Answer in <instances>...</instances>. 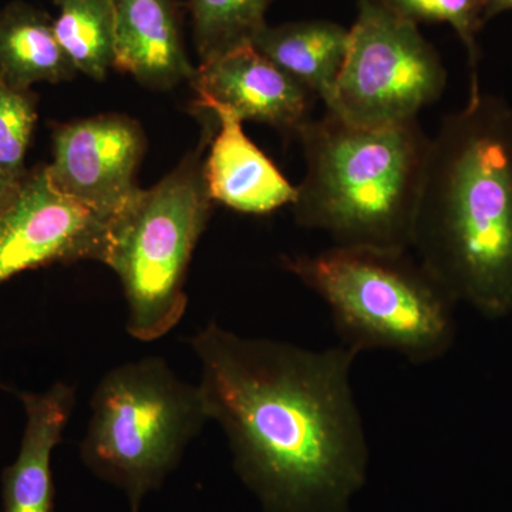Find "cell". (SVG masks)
<instances>
[{
  "instance_id": "6da1fadb",
  "label": "cell",
  "mask_w": 512,
  "mask_h": 512,
  "mask_svg": "<svg viewBox=\"0 0 512 512\" xmlns=\"http://www.w3.org/2000/svg\"><path fill=\"white\" fill-rule=\"evenodd\" d=\"M211 421L266 512H349L369 447L350 370L359 353L247 338L210 322L191 339Z\"/></svg>"
},
{
  "instance_id": "7a4b0ae2",
  "label": "cell",
  "mask_w": 512,
  "mask_h": 512,
  "mask_svg": "<svg viewBox=\"0 0 512 512\" xmlns=\"http://www.w3.org/2000/svg\"><path fill=\"white\" fill-rule=\"evenodd\" d=\"M457 302L512 315V107L477 93L431 138L412 248Z\"/></svg>"
},
{
  "instance_id": "3957f363",
  "label": "cell",
  "mask_w": 512,
  "mask_h": 512,
  "mask_svg": "<svg viewBox=\"0 0 512 512\" xmlns=\"http://www.w3.org/2000/svg\"><path fill=\"white\" fill-rule=\"evenodd\" d=\"M298 138L306 173L295 221L340 247L410 251L431 147L419 120L360 127L326 111Z\"/></svg>"
},
{
  "instance_id": "277c9868",
  "label": "cell",
  "mask_w": 512,
  "mask_h": 512,
  "mask_svg": "<svg viewBox=\"0 0 512 512\" xmlns=\"http://www.w3.org/2000/svg\"><path fill=\"white\" fill-rule=\"evenodd\" d=\"M282 265L326 303L346 348L393 350L424 365L453 345L458 302L409 251L335 245Z\"/></svg>"
},
{
  "instance_id": "5b68a950",
  "label": "cell",
  "mask_w": 512,
  "mask_h": 512,
  "mask_svg": "<svg viewBox=\"0 0 512 512\" xmlns=\"http://www.w3.org/2000/svg\"><path fill=\"white\" fill-rule=\"evenodd\" d=\"M80 443L87 470L140 512L177 470L188 446L211 421L198 384L185 382L161 357L124 363L101 377Z\"/></svg>"
},
{
  "instance_id": "8992f818",
  "label": "cell",
  "mask_w": 512,
  "mask_h": 512,
  "mask_svg": "<svg viewBox=\"0 0 512 512\" xmlns=\"http://www.w3.org/2000/svg\"><path fill=\"white\" fill-rule=\"evenodd\" d=\"M200 146L156 185L127 202L110 225L104 265L119 276L127 303V332L154 342L171 332L187 309L185 279L192 254L207 228L212 204Z\"/></svg>"
},
{
  "instance_id": "52a82bcc",
  "label": "cell",
  "mask_w": 512,
  "mask_h": 512,
  "mask_svg": "<svg viewBox=\"0 0 512 512\" xmlns=\"http://www.w3.org/2000/svg\"><path fill=\"white\" fill-rule=\"evenodd\" d=\"M447 86V70L419 25L376 0H357L348 56L326 111L360 127L417 120Z\"/></svg>"
},
{
  "instance_id": "ba28073f",
  "label": "cell",
  "mask_w": 512,
  "mask_h": 512,
  "mask_svg": "<svg viewBox=\"0 0 512 512\" xmlns=\"http://www.w3.org/2000/svg\"><path fill=\"white\" fill-rule=\"evenodd\" d=\"M111 221L57 190L46 165L29 170L18 197L0 214V285L47 265L104 264Z\"/></svg>"
},
{
  "instance_id": "9c48e42d",
  "label": "cell",
  "mask_w": 512,
  "mask_h": 512,
  "mask_svg": "<svg viewBox=\"0 0 512 512\" xmlns=\"http://www.w3.org/2000/svg\"><path fill=\"white\" fill-rule=\"evenodd\" d=\"M144 150L136 121L101 114L55 128L46 171L57 190L113 220L140 188L136 174Z\"/></svg>"
},
{
  "instance_id": "30bf717a",
  "label": "cell",
  "mask_w": 512,
  "mask_h": 512,
  "mask_svg": "<svg viewBox=\"0 0 512 512\" xmlns=\"http://www.w3.org/2000/svg\"><path fill=\"white\" fill-rule=\"evenodd\" d=\"M191 84L198 109L225 107L242 121L266 124L285 136L298 137L313 119L316 97L252 45L200 63Z\"/></svg>"
},
{
  "instance_id": "8fae6325",
  "label": "cell",
  "mask_w": 512,
  "mask_h": 512,
  "mask_svg": "<svg viewBox=\"0 0 512 512\" xmlns=\"http://www.w3.org/2000/svg\"><path fill=\"white\" fill-rule=\"evenodd\" d=\"M204 111L214 114L217 123L204 157L211 200L251 215L271 214L292 205L298 190L245 134L244 121L225 107Z\"/></svg>"
},
{
  "instance_id": "7c38bea8",
  "label": "cell",
  "mask_w": 512,
  "mask_h": 512,
  "mask_svg": "<svg viewBox=\"0 0 512 512\" xmlns=\"http://www.w3.org/2000/svg\"><path fill=\"white\" fill-rule=\"evenodd\" d=\"M116 35L114 69L143 86L168 90L191 82L195 67L185 49L175 0H110Z\"/></svg>"
},
{
  "instance_id": "4fadbf2b",
  "label": "cell",
  "mask_w": 512,
  "mask_h": 512,
  "mask_svg": "<svg viewBox=\"0 0 512 512\" xmlns=\"http://www.w3.org/2000/svg\"><path fill=\"white\" fill-rule=\"evenodd\" d=\"M18 397L26 423L18 456L3 468L2 512H53V451L72 417L76 389L57 382L45 392H19Z\"/></svg>"
},
{
  "instance_id": "5bb4252c",
  "label": "cell",
  "mask_w": 512,
  "mask_h": 512,
  "mask_svg": "<svg viewBox=\"0 0 512 512\" xmlns=\"http://www.w3.org/2000/svg\"><path fill=\"white\" fill-rule=\"evenodd\" d=\"M350 29L330 20L266 23L252 46L328 107L348 56Z\"/></svg>"
},
{
  "instance_id": "9a60e30c",
  "label": "cell",
  "mask_w": 512,
  "mask_h": 512,
  "mask_svg": "<svg viewBox=\"0 0 512 512\" xmlns=\"http://www.w3.org/2000/svg\"><path fill=\"white\" fill-rule=\"evenodd\" d=\"M76 70L64 55L45 10L23 0L0 10V74L13 86L72 80Z\"/></svg>"
},
{
  "instance_id": "2e32d148",
  "label": "cell",
  "mask_w": 512,
  "mask_h": 512,
  "mask_svg": "<svg viewBox=\"0 0 512 512\" xmlns=\"http://www.w3.org/2000/svg\"><path fill=\"white\" fill-rule=\"evenodd\" d=\"M53 30L74 70L93 80L106 79L116 59L110 0H55Z\"/></svg>"
},
{
  "instance_id": "e0dca14e",
  "label": "cell",
  "mask_w": 512,
  "mask_h": 512,
  "mask_svg": "<svg viewBox=\"0 0 512 512\" xmlns=\"http://www.w3.org/2000/svg\"><path fill=\"white\" fill-rule=\"evenodd\" d=\"M275 0H187L200 63L252 45Z\"/></svg>"
},
{
  "instance_id": "ac0fdd59",
  "label": "cell",
  "mask_w": 512,
  "mask_h": 512,
  "mask_svg": "<svg viewBox=\"0 0 512 512\" xmlns=\"http://www.w3.org/2000/svg\"><path fill=\"white\" fill-rule=\"evenodd\" d=\"M404 20L416 23H447L467 50L470 67V96L480 93L478 63L480 47L477 35L485 25V0H376Z\"/></svg>"
},
{
  "instance_id": "d6986e66",
  "label": "cell",
  "mask_w": 512,
  "mask_h": 512,
  "mask_svg": "<svg viewBox=\"0 0 512 512\" xmlns=\"http://www.w3.org/2000/svg\"><path fill=\"white\" fill-rule=\"evenodd\" d=\"M37 123V96L0 74V167L15 177L29 173L26 156Z\"/></svg>"
},
{
  "instance_id": "ffe728a7",
  "label": "cell",
  "mask_w": 512,
  "mask_h": 512,
  "mask_svg": "<svg viewBox=\"0 0 512 512\" xmlns=\"http://www.w3.org/2000/svg\"><path fill=\"white\" fill-rule=\"evenodd\" d=\"M25 177H15L0 167V214L8 210L10 204L16 200Z\"/></svg>"
},
{
  "instance_id": "44dd1931",
  "label": "cell",
  "mask_w": 512,
  "mask_h": 512,
  "mask_svg": "<svg viewBox=\"0 0 512 512\" xmlns=\"http://www.w3.org/2000/svg\"><path fill=\"white\" fill-rule=\"evenodd\" d=\"M505 12H512V0H485V23Z\"/></svg>"
}]
</instances>
